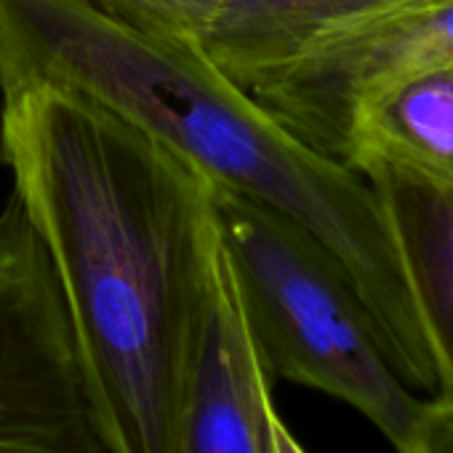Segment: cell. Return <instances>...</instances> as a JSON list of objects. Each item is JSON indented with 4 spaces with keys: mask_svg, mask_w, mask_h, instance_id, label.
Here are the masks:
<instances>
[{
    "mask_svg": "<svg viewBox=\"0 0 453 453\" xmlns=\"http://www.w3.org/2000/svg\"><path fill=\"white\" fill-rule=\"evenodd\" d=\"M342 160L395 165L453 189V59L363 94L347 118Z\"/></svg>",
    "mask_w": 453,
    "mask_h": 453,
    "instance_id": "7",
    "label": "cell"
},
{
    "mask_svg": "<svg viewBox=\"0 0 453 453\" xmlns=\"http://www.w3.org/2000/svg\"><path fill=\"white\" fill-rule=\"evenodd\" d=\"M59 86L136 123L219 189L294 221L360 299L413 392L437 395L387 208L365 173L288 131L195 43L136 30L88 0H0V94Z\"/></svg>",
    "mask_w": 453,
    "mask_h": 453,
    "instance_id": "2",
    "label": "cell"
},
{
    "mask_svg": "<svg viewBox=\"0 0 453 453\" xmlns=\"http://www.w3.org/2000/svg\"><path fill=\"white\" fill-rule=\"evenodd\" d=\"M0 155L54 267L115 453H176L192 342L221 251L216 184L104 104L4 94Z\"/></svg>",
    "mask_w": 453,
    "mask_h": 453,
    "instance_id": "1",
    "label": "cell"
},
{
    "mask_svg": "<svg viewBox=\"0 0 453 453\" xmlns=\"http://www.w3.org/2000/svg\"><path fill=\"white\" fill-rule=\"evenodd\" d=\"M397 453H453V397L434 395L418 400Z\"/></svg>",
    "mask_w": 453,
    "mask_h": 453,
    "instance_id": "11",
    "label": "cell"
},
{
    "mask_svg": "<svg viewBox=\"0 0 453 453\" xmlns=\"http://www.w3.org/2000/svg\"><path fill=\"white\" fill-rule=\"evenodd\" d=\"M88 4L136 30L197 46L224 0H88Z\"/></svg>",
    "mask_w": 453,
    "mask_h": 453,
    "instance_id": "10",
    "label": "cell"
},
{
    "mask_svg": "<svg viewBox=\"0 0 453 453\" xmlns=\"http://www.w3.org/2000/svg\"><path fill=\"white\" fill-rule=\"evenodd\" d=\"M273 453H307L299 445V440L291 434V429L283 424V418H280L278 411L273 416Z\"/></svg>",
    "mask_w": 453,
    "mask_h": 453,
    "instance_id": "12",
    "label": "cell"
},
{
    "mask_svg": "<svg viewBox=\"0 0 453 453\" xmlns=\"http://www.w3.org/2000/svg\"><path fill=\"white\" fill-rule=\"evenodd\" d=\"M270 384L219 251L192 342L176 453H273Z\"/></svg>",
    "mask_w": 453,
    "mask_h": 453,
    "instance_id": "6",
    "label": "cell"
},
{
    "mask_svg": "<svg viewBox=\"0 0 453 453\" xmlns=\"http://www.w3.org/2000/svg\"><path fill=\"white\" fill-rule=\"evenodd\" d=\"M360 173L387 208L437 395L453 397V189L395 165H368Z\"/></svg>",
    "mask_w": 453,
    "mask_h": 453,
    "instance_id": "8",
    "label": "cell"
},
{
    "mask_svg": "<svg viewBox=\"0 0 453 453\" xmlns=\"http://www.w3.org/2000/svg\"><path fill=\"white\" fill-rule=\"evenodd\" d=\"M221 251L270 379L360 411L395 448L418 400L387 363L355 291L294 221L216 187Z\"/></svg>",
    "mask_w": 453,
    "mask_h": 453,
    "instance_id": "3",
    "label": "cell"
},
{
    "mask_svg": "<svg viewBox=\"0 0 453 453\" xmlns=\"http://www.w3.org/2000/svg\"><path fill=\"white\" fill-rule=\"evenodd\" d=\"M411 0H224L197 49L254 94L323 38Z\"/></svg>",
    "mask_w": 453,
    "mask_h": 453,
    "instance_id": "9",
    "label": "cell"
},
{
    "mask_svg": "<svg viewBox=\"0 0 453 453\" xmlns=\"http://www.w3.org/2000/svg\"><path fill=\"white\" fill-rule=\"evenodd\" d=\"M0 453H115L22 203L0 208Z\"/></svg>",
    "mask_w": 453,
    "mask_h": 453,
    "instance_id": "4",
    "label": "cell"
},
{
    "mask_svg": "<svg viewBox=\"0 0 453 453\" xmlns=\"http://www.w3.org/2000/svg\"><path fill=\"white\" fill-rule=\"evenodd\" d=\"M445 59H453V0H411L323 38L251 96L307 144L342 160L347 118L363 94Z\"/></svg>",
    "mask_w": 453,
    "mask_h": 453,
    "instance_id": "5",
    "label": "cell"
}]
</instances>
